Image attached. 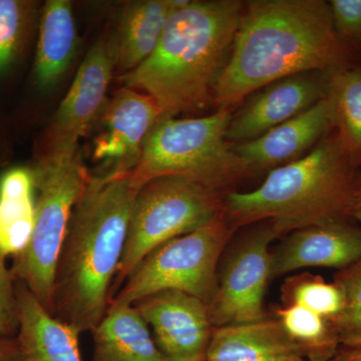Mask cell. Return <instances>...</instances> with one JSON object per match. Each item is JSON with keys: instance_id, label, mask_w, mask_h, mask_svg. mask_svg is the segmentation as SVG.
<instances>
[{"instance_id": "cell-1", "label": "cell", "mask_w": 361, "mask_h": 361, "mask_svg": "<svg viewBox=\"0 0 361 361\" xmlns=\"http://www.w3.org/2000/svg\"><path fill=\"white\" fill-rule=\"evenodd\" d=\"M329 1L253 0L244 6L231 52L214 92L230 110L251 92L299 73H331L350 66Z\"/></svg>"}, {"instance_id": "cell-2", "label": "cell", "mask_w": 361, "mask_h": 361, "mask_svg": "<svg viewBox=\"0 0 361 361\" xmlns=\"http://www.w3.org/2000/svg\"><path fill=\"white\" fill-rule=\"evenodd\" d=\"M139 188L130 174L92 175L73 209L54 273L52 315L82 334L103 320Z\"/></svg>"}, {"instance_id": "cell-3", "label": "cell", "mask_w": 361, "mask_h": 361, "mask_svg": "<svg viewBox=\"0 0 361 361\" xmlns=\"http://www.w3.org/2000/svg\"><path fill=\"white\" fill-rule=\"evenodd\" d=\"M245 4L190 1L171 16L155 51L121 75L125 87L155 99L163 116L196 113L214 101Z\"/></svg>"}, {"instance_id": "cell-4", "label": "cell", "mask_w": 361, "mask_h": 361, "mask_svg": "<svg viewBox=\"0 0 361 361\" xmlns=\"http://www.w3.org/2000/svg\"><path fill=\"white\" fill-rule=\"evenodd\" d=\"M360 172L336 133L307 155L270 171L250 192H228L223 213L236 231L269 221L279 238L330 221L353 219Z\"/></svg>"}, {"instance_id": "cell-5", "label": "cell", "mask_w": 361, "mask_h": 361, "mask_svg": "<svg viewBox=\"0 0 361 361\" xmlns=\"http://www.w3.org/2000/svg\"><path fill=\"white\" fill-rule=\"evenodd\" d=\"M231 116L225 109L202 118L161 116L130 173L135 186L174 176L224 193L251 172L226 137Z\"/></svg>"}, {"instance_id": "cell-6", "label": "cell", "mask_w": 361, "mask_h": 361, "mask_svg": "<svg viewBox=\"0 0 361 361\" xmlns=\"http://www.w3.org/2000/svg\"><path fill=\"white\" fill-rule=\"evenodd\" d=\"M35 224L27 247L13 258L11 274L52 314L54 273L73 209L87 189L90 174L80 147L33 158Z\"/></svg>"}, {"instance_id": "cell-7", "label": "cell", "mask_w": 361, "mask_h": 361, "mask_svg": "<svg viewBox=\"0 0 361 361\" xmlns=\"http://www.w3.org/2000/svg\"><path fill=\"white\" fill-rule=\"evenodd\" d=\"M224 193L185 178L149 180L135 196L111 298L135 266L170 240L196 231L223 211Z\"/></svg>"}, {"instance_id": "cell-8", "label": "cell", "mask_w": 361, "mask_h": 361, "mask_svg": "<svg viewBox=\"0 0 361 361\" xmlns=\"http://www.w3.org/2000/svg\"><path fill=\"white\" fill-rule=\"evenodd\" d=\"M234 232L222 211L196 231L166 242L135 266L110 306L133 305L165 290L185 292L210 305L217 291L218 264Z\"/></svg>"}, {"instance_id": "cell-9", "label": "cell", "mask_w": 361, "mask_h": 361, "mask_svg": "<svg viewBox=\"0 0 361 361\" xmlns=\"http://www.w3.org/2000/svg\"><path fill=\"white\" fill-rule=\"evenodd\" d=\"M278 238L271 222L265 221L244 235L228 253L209 305L214 327L258 322L268 316L264 298L271 281L269 247Z\"/></svg>"}, {"instance_id": "cell-10", "label": "cell", "mask_w": 361, "mask_h": 361, "mask_svg": "<svg viewBox=\"0 0 361 361\" xmlns=\"http://www.w3.org/2000/svg\"><path fill=\"white\" fill-rule=\"evenodd\" d=\"M116 68L115 37H102L87 52L68 94L40 135L35 157L71 151L99 122Z\"/></svg>"}, {"instance_id": "cell-11", "label": "cell", "mask_w": 361, "mask_h": 361, "mask_svg": "<svg viewBox=\"0 0 361 361\" xmlns=\"http://www.w3.org/2000/svg\"><path fill=\"white\" fill-rule=\"evenodd\" d=\"M163 116L153 97L123 87L99 118V133L92 142L94 160L101 161L99 175H127L141 159L149 133Z\"/></svg>"}, {"instance_id": "cell-12", "label": "cell", "mask_w": 361, "mask_h": 361, "mask_svg": "<svg viewBox=\"0 0 361 361\" xmlns=\"http://www.w3.org/2000/svg\"><path fill=\"white\" fill-rule=\"evenodd\" d=\"M133 305L153 329L154 341L169 361H205L214 326L209 306L201 299L165 290Z\"/></svg>"}, {"instance_id": "cell-13", "label": "cell", "mask_w": 361, "mask_h": 361, "mask_svg": "<svg viewBox=\"0 0 361 361\" xmlns=\"http://www.w3.org/2000/svg\"><path fill=\"white\" fill-rule=\"evenodd\" d=\"M329 77L330 73L310 71L265 85L232 115L226 133L228 141H252L300 115L327 96Z\"/></svg>"}, {"instance_id": "cell-14", "label": "cell", "mask_w": 361, "mask_h": 361, "mask_svg": "<svg viewBox=\"0 0 361 361\" xmlns=\"http://www.w3.org/2000/svg\"><path fill=\"white\" fill-rule=\"evenodd\" d=\"M361 260V228L349 219L289 233L271 252V280L310 267L346 269Z\"/></svg>"}, {"instance_id": "cell-15", "label": "cell", "mask_w": 361, "mask_h": 361, "mask_svg": "<svg viewBox=\"0 0 361 361\" xmlns=\"http://www.w3.org/2000/svg\"><path fill=\"white\" fill-rule=\"evenodd\" d=\"M334 130L329 96L252 141L233 144V149L252 170H273L302 158Z\"/></svg>"}, {"instance_id": "cell-16", "label": "cell", "mask_w": 361, "mask_h": 361, "mask_svg": "<svg viewBox=\"0 0 361 361\" xmlns=\"http://www.w3.org/2000/svg\"><path fill=\"white\" fill-rule=\"evenodd\" d=\"M21 361H82L77 330L45 310L23 282L16 281Z\"/></svg>"}, {"instance_id": "cell-17", "label": "cell", "mask_w": 361, "mask_h": 361, "mask_svg": "<svg viewBox=\"0 0 361 361\" xmlns=\"http://www.w3.org/2000/svg\"><path fill=\"white\" fill-rule=\"evenodd\" d=\"M303 351L276 317L214 327L205 361H301Z\"/></svg>"}, {"instance_id": "cell-18", "label": "cell", "mask_w": 361, "mask_h": 361, "mask_svg": "<svg viewBox=\"0 0 361 361\" xmlns=\"http://www.w3.org/2000/svg\"><path fill=\"white\" fill-rule=\"evenodd\" d=\"M39 30L32 84L37 92H45L63 78L77 51V28L71 2H45L40 11Z\"/></svg>"}, {"instance_id": "cell-19", "label": "cell", "mask_w": 361, "mask_h": 361, "mask_svg": "<svg viewBox=\"0 0 361 361\" xmlns=\"http://www.w3.org/2000/svg\"><path fill=\"white\" fill-rule=\"evenodd\" d=\"M189 0H140L126 4L115 37L116 68L130 73L155 51L172 14Z\"/></svg>"}, {"instance_id": "cell-20", "label": "cell", "mask_w": 361, "mask_h": 361, "mask_svg": "<svg viewBox=\"0 0 361 361\" xmlns=\"http://www.w3.org/2000/svg\"><path fill=\"white\" fill-rule=\"evenodd\" d=\"M92 334V361H169L134 305H111Z\"/></svg>"}, {"instance_id": "cell-21", "label": "cell", "mask_w": 361, "mask_h": 361, "mask_svg": "<svg viewBox=\"0 0 361 361\" xmlns=\"http://www.w3.org/2000/svg\"><path fill=\"white\" fill-rule=\"evenodd\" d=\"M35 224V189L30 166L0 175V255L16 257L25 250Z\"/></svg>"}, {"instance_id": "cell-22", "label": "cell", "mask_w": 361, "mask_h": 361, "mask_svg": "<svg viewBox=\"0 0 361 361\" xmlns=\"http://www.w3.org/2000/svg\"><path fill=\"white\" fill-rule=\"evenodd\" d=\"M39 16V2L0 0V87L13 78L25 61Z\"/></svg>"}, {"instance_id": "cell-23", "label": "cell", "mask_w": 361, "mask_h": 361, "mask_svg": "<svg viewBox=\"0 0 361 361\" xmlns=\"http://www.w3.org/2000/svg\"><path fill=\"white\" fill-rule=\"evenodd\" d=\"M334 130L358 168L361 167V66H348L330 73L329 94Z\"/></svg>"}, {"instance_id": "cell-24", "label": "cell", "mask_w": 361, "mask_h": 361, "mask_svg": "<svg viewBox=\"0 0 361 361\" xmlns=\"http://www.w3.org/2000/svg\"><path fill=\"white\" fill-rule=\"evenodd\" d=\"M274 316L303 351L305 360H334L341 344L336 327L329 320L300 305L279 306Z\"/></svg>"}, {"instance_id": "cell-25", "label": "cell", "mask_w": 361, "mask_h": 361, "mask_svg": "<svg viewBox=\"0 0 361 361\" xmlns=\"http://www.w3.org/2000/svg\"><path fill=\"white\" fill-rule=\"evenodd\" d=\"M281 305H300L322 316L332 324L338 319L344 308V295L336 282L310 272L286 278L282 284Z\"/></svg>"}, {"instance_id": "cell-26", "label": "cell", "mask_w": 361, "mask_h": 361, "mask_svg": "<svg viewBox=\"0 0 361 361\" xmlns=\"http://www.w3.org/2000/svg\"><path fill=\"white\" fill-rule=\"evenodd\" d=\"M336 282L344 295V308L334 322L341 345H361V260L337 271Z\"/></svg>"}, {"instance_id": "cell-27", "label": "cell", "mask_w": 361, "mask_h": 361, "mask_svg": "<svg viewBox=\"0 0 361 361\" xmlns=\"http://www.w3.org/2000/svg\"><path fill=\"white\" fill-rule=\"evenodd\" d=\"M329 6L339 39L361 51V0H331Z\"/></svg>"}, {"instance_id": "cell-28", "label": "cell", "mask_w": 361, "mask_h": 361, "mask_svg": "<svg viewBox=\"0 0 361 361\" xmlns=\"http://www.w3.org/2000/svg\"><path fill=\"white\" fill-rule=\"evenodd\" d=\"M0 255V338H16L18 332L16 280Z\"/></svg>"}, {"instance_id": "cell-29", "label": "cell", "mask_w": 361, "mask_h": 361, "mask_svg": "<svg viewBox=\"0 0 361 361\" xmlns=\"http://www.w3.org/2000/svg\"><path fill=\"white\" fill-rule=\"evenodd\" d=\"M0 361H21L18 342L16 338H0Z\"/></svg>"}, {"instance_id": "cell-30", "label": "cell", "mask_w": 361, "mask_h": 361, "mask_svg": "<svg viewBox=\"0 0 361 361\" xmlns=\"http://www.w3.org/2000/svg\"><path fill=\"white\" fill-rule=\"evenodd\" d=\"M332 361H361V345H341Z\"/></svg>"}, {"instance_id": "cell-31", "label": "cell", "mask_w": 361, "mask_h": 361, "mask_svg": "<svg viewBox=\"0 0 361 361\" xmlns=\"http://www.w3.org/2000/svg\"><path fill=\"white\" fill-rule=\"evenodd\" d=\"M351 217H353V219L357 221L358 224H360L358 226L361 228V196L358 197L357 200H356Z\"/></svg>"}, {"instance_id": "cell-32", "label": "cell", "mask_w": 361, "mask_h": 361, "mask_svg": "<svg viewBox=\"0 0 361 361\" xmlns=\"http://www.w3.org/2000/svg\"><path fill=\"white\" fill-rule=\"evenodd\" d=\"M360 196H361V170H360V178H358V194H357V198Z\"/></svg>"}, {"instance_id": "cell-33", "label": "cell", "mask_w": 361, "mask_h": 361, "mask_svg": "<svg viewBox=\"0 0 361 361\" xmlns=\"http://www.w3.org/2000/svg\"><path fill=\"white\" fill-rule=\"evenodd\" d=\"M301 361H310V360H301Z\"/></svg>"}]
</instances>
